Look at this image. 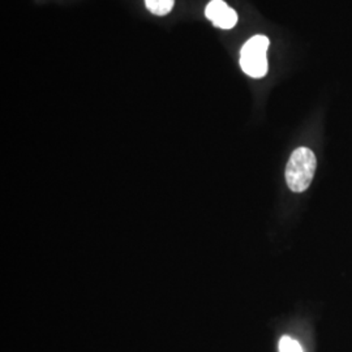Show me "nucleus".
<instances>
[{"label":"nucleus","instance_id":"obj_1","mask_svg":"<svg viewBox=\"0 0 352 352\" xmlns=\"http://www.w3.org/2000/svg\"><path fill=\"white\" fill-rule=\"evenodd\" d=\"M316 155L308 148H298L289 157L286 166V183L292 192H302L308 188L315 176Z\"/></svg>","mask_w":352,"mask_h":352},{"label":"nucleus","instance_id":"obj_2","mask_svg":"<svg viewBox=\"0 0 352 352\" xmlns=\"http://www.w3.org/2000/svg\"><path fill=\"white\" fill-rule=\"evenodd\" d=\"M270 41L265 36H254L245 42L240 52L241 69L251 77L261 78L267 72L266 51Z\"/></svg>","mask_w":352,"mask_h":352},{"label":"nucleus","instance_id":"obj_3","mask_svg":"<svg viewBox=\"0 0 352 352\" xmlns=\"http://www.w3.org/2000/svg\"><path fill=\"white\" fill-rule=\"evenodd\" d=\"M205 14L214 26L221 29H232L238 23V13L223 0H212L205 10Z\"/></svg>","mask_w":352,"mask_h":352},{"label":"nucleus","instance_id":"obj_4","mask_svg":"<svg viewBox=\"0 0 352 352\" xmlns=\"http://www.w3.org/2000/svg\"><path fill=\"white\" fill-rule=\"evenodd\" d=\"M145 4H146V8L153 14L164 16L171 12V10L174 8L175 0H145Z\"/></svg>","mask_w":352,"mask_h":352},{"label":"nucleus","instance_id":"obj_5","mask_svg":"<svg viewBox=\"0 0 352 352\" xmlns=\"http://www.w3.org/2000/svg\"><path fill=\"white\" fill-rule=\"evenodd\" d=\"M279 352H302V349L298 340L285 336L279 340Z\"/></svg>","mask_w":352,"mask_h":352}]
</instances>
